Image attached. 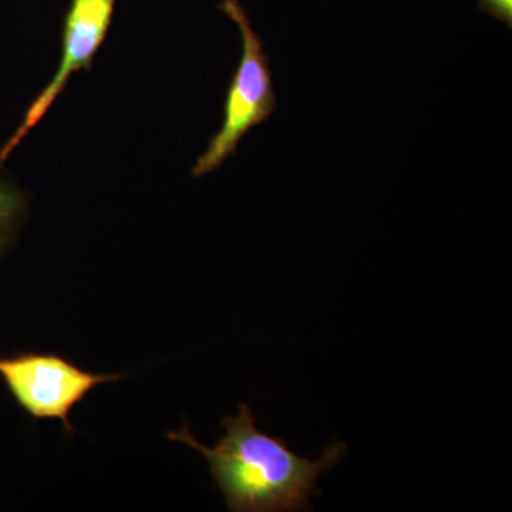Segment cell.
Returning a JSON list of instances; mask_svg holds the SVG:
<instances>
[{
	"label": "cell",
	"instance_id": "cell-1",
	"mask_svg": "<svg viewBox=\"0 0 512 512\" xmlns=\"http://www.w3.org/2000/svg\"><path fill=\"white\" fill-rule=\"evenodd\" d=\"M221 424L225 434L214 447L198 443L188 424L167 437L205 457L231 512L311 511L312 498L320 495L319 477L332 470L348 450L346 443L333 440L318 460L298 456L282 437L262 433L245 403L237 416L224 417Z\"/></svg>",
	"mask_w": 512,
	"mask_h": 512
},
{
	"label": "cell",
	"instance_id": "cell-2",
	"mask_svg": "<svg viewBox=\"0 0 512 512\" xmlns=\"http://www.w3.org/2000/svg\"><path fill=\"white\" fill-rule=\"evenodd\" d=\"M218 8L237 23L241 32L242 55L225 97L224 121L220 131L192 165L191 174L197 178L217 171L237 153L239 141L245 134L265 123L278 107L269 57L261 36L252 28L247 10L239 0H221Z\"/></svg>",
	"mask_w": 512,
	"mask_h": 512
},
{
	"label": "cell",
	"instance_id": "cell-3",
	"mask_svg": "<svg viewBox=\"0 0 512 512\" xmlns=\"http://www.w3.org/2000/svg\"><path fill=\"white\" fill-rule=\"evenodd\" d=\"M0 379L33 420L62 421L67 436H73L74 407L96 387L119 382L124 375L89 372L56 353L28 352L0 356Z\"/></svg>",
	"mask_w": 512,
	"mask_h": 512
},
{
	"label": "cell",
	"instance_id": "cell-4",
	"mask_svg": "<svg viewBox=\"0 0 512 512\" xmlns=\"http://www.w3.org/2000/svg\"><path fill=\"white\" fill-rule=\"evenodd\" d=\"M117 0H70L63 20L62 56L52 80L30 103L15 133L0 147V170L30 130L45 117L64 87L80 70L93 69L94 57L113 22Z\"/></svg>",
	"mask_w": 512,
	"mask_h": 512
},
{
	"label": "cell",
	"instance_id": "cell-6",
	"mask_svg": "<svg viewBox=\"0 0 512 512\" xmlns=\"http://www.w3.org/2000/svg\"><path fill=\"white\" fill-rule=\"evenodd\" d=\"M480 9L512 28V0H478Z\"/></svg>",
	"mask_w": 512,
	"mask_h": 512
},
{
	"label": "cell",
	"instance_id": "cell-5",
	"mask_svg": "<svg viewBox=\"0 0 512 512\" xmlns=\"http://www.w3.org/2000/svg\"><path fill=\"white\" fill-rule=\"evenodd\" d=\"M29 197L10 178L0 174V259L18 241L20 228L28 217Z\"/></svg>",
	"mask_w": 512,
	"mask_h": 512
}]
</instances>
